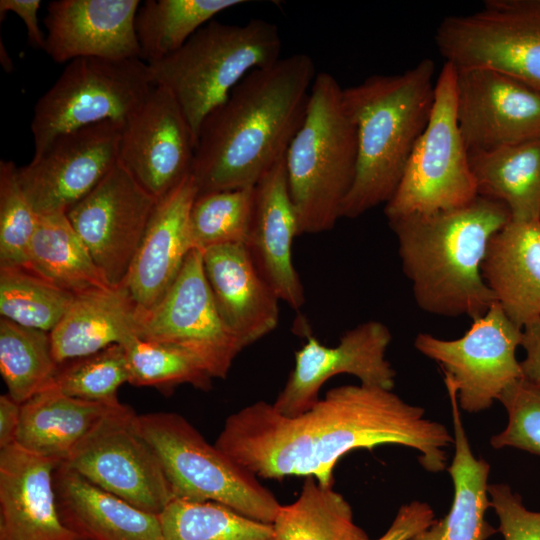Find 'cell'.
<instances>
[{
    "mask_svg": "<svg viewBox=\"0 0 540 540\" xmlns=\"http://www.w3.org/2000/svg\"><path fill=\"white\" fill-rule=\"evenodd\" d=\"M433 509L426 502L403 504L387 531L375 540H410L435 522Z\"/></svg>",
    "mask_w": 540,
    "mask_h": 540,
    "instance_id": "b9f144b4",
    "label": "cell"
},
{
    "mask_svg": "<svg viewBox=\"0 0 540 540\" xmlns=\"http://www.w3.org/2000/svg\"><path fill=\"white\" fill-rule=\"evenodd\" d=\"M139 337L174 346L194 357L214 378L227 377L245 348L224 323L193 249L163 298L139 316Z\"/></svg>",
    "mask_w": 540,
    "mask_h": 540,
    "instance_id": "4fadbf2b",
    "label": "cell"
},
{
    "mask_svg": "<svg viewBox=\"0 0 540 540\" xmlns=\"http://www.w3.org/2000/svg\"><path fill=\"white\" fill-rule=\"evenodd\" d=\"M498 400L507 411L508 421L491 437L492 447H511L540 456V387L521 377Z\"/></svg>",
    "mask_w": 540,
    "mask_h": 540,
    "instance_id": "ab89813d",
    "label": "cell"
},
{
    "mask_svg": "<svg viewBox=\"0 0 540 540\" xmlns=\"http://www.w3.org/2000/svg\"><path fill=\"white\" fill-rule=\"evenodd\" d=\"M384 444L416 449L420 465L437 473L454 437L392 390L359 384L331 388L296 416L262 400L247 405L227 417L214 445L258 478L312 476L332 487L343 456Z\"/></svg>",
    "mask_w": 540,
    "mask_h": 540,
    "instance_id": "6da1fadb",
    "label": "cell"
},
{
    "mask_svg": "<svg viewBox=\"0 0 540 540\" xmlns=\"http://www.w3.org/2000/svg\"><path fill=\"white\" fill-rule=\"evenodd\" d=\"M435 63L371 75L343 90L357 132V166L342 218H357L394 195L434 104Z\"/></svg>",
    "mask_w": 540,
    "mask_h": 540,
    "instance_id": "277c9868",
    "label": "cell"
},
{
    "mask_svg": "<svg viewBox=\"0 0 540 540\" xmlns=\"http://www.w3.org/2000/svg\"><path fill=\"white\" fill-rule=\"evenodd\" d=\"M11 160L0 161V268L28 267L39 215L27 198Z\"/></svg>",
    "mask_w": 540,
    "mask_h": 540,
    "instance_id": "f35d334b",
    "label": "cell"
},
{
    "mask_svg": "<svg viewBox=\"0 0 540 540\" xmlns=\"http://www.w3.org/2000/svg\"><path fill=\"white\" fill-rule=\"evenodd\" d=\"M521 347L525 352L520 361L522 377L540 387V318L523 327Z\"/></svg>",
    "mask_w": 540,
    "mask_h": 540,
    "instance_id": "ee69618b",
    "label": "cell"
},
{
    "mask_svg": "<svg viewBox=\"0 0 540 540\" xmlns=\"http://www.w3.org/2000/svg\"><path fill=\"white\" fill-rule=\"evenodd\" d=\"M316 75L312 58L296 53L237 84L200 126L191 172L198 194L254 187L285 157Z\"/></svg>",
    "mask_w": 540,
    "mask_h": 540,
    "instance_id": "7a4b0ae2",
    "label": "cell"
},
{
    "mask_svg": "<svg viewBox=\"0 0 540 540\" xmlns=\"http://www.w3.org/2000/svg\"><path fill=\"white\" fill-rule=\"evenodd\" d=\"M134 410L119 402L63 462L97 487L159 515L173 500L160 461Z\"/></svg>",
    "mask_w": 540,
    "mask_h": 540,
    "instance_id": "8fae6325",
    "label": "cell"
},
{
    "mask_svg": "<svg viewBox=\"0 0 540 540\" xmlns=\"http://www.w3.org/2000/svg\"><path fill=\"white\" fill-rule=\"evenodd\" d=\"M124 383H129L125 349L114 344L61 364L53 385L74 398L113 403L119 401L117 392Z\"/></svg>",
    "mask_w": 540,
    "mask_h": 540,
    "instance_id": "74e56055",
    "label": "cell"
},
{
    "mask_svg": "<svg viewBox=\"0 0 540 540\" xmlns=\"http://www.w3.org/2000/svg\"><path fill=\"white\" fill-rule=\"evenodd\" d=\"M74 298L28 268H0V314L19 325L50 333Z\"/></svg>",
    "mask_w": 540,
    "mask_h": 540,
    "instance_id": "e575fe53",
    "label": "cell"
},
{
    "mask_svg": "<svg viewBox=\"0 0 540 540\" xmlns=\"http://www.w3.org/2000/svg\"><path fill=\"white\" fill-rule=\"evenodd\" d=\"M117 403L74 398L52 385L21 404L15 444L63 463Z\"/></svg>",
    "mask_w": 540,
    "mask_h": 540,
    "instance_id": "83f0119b",
    "label": "cell"
},
{
    "mask_svg": "<svg viewBox=\"0 0 540 540\" xmlns=\"http://www.w3.org/2000/svg\"><path fill=\"white\" fill-rule=\"evenodd\" d=\"M59 464L15 443L0 449V540H80L59 513Z\"/></svg>",
    "mask_w": 540,
    "mask_h": 540,
    "instance_id": "44dd1931",
    "label": "cell"
},
{
    "mask_svg": "<svg viewBox=\"0 0 540 540\" xmlns=\"http://www.w3.org/2000/svg\"><path fill=\"white\" fill-rule=\"evenodd\" d=\"M435 42L455 68L495 70L540 91V0H487L444 18Z\"/></svg>",
    "mask_w": 540,
    "mask_h": 540,
    "instance_id": "30bf717a",
    "label": "cell"
},
{
    "mask_svg": "<svg viewBox=\"0 0 540 540\" xmlns=\"http://www.w3.org/2000/svg\"><path fill=\"white\" fill-rule=\"evenodd\" d=\"M343 90L333 75L317 73L303 123L285 155L299 235L334 228L355 179L357 132Z\"/></svg>",
    "mask_w": 540,
    "mask_h": 540,
    "instance_id": "5b68a950",
    "label": "cell"
},
{
    "mask_svg": "<svg viewBox=\"0 0 540 540\" xmlns=\"http://www.w3.org/2000/svg\"><path fill=\"white\" fill-rule=\"evenodd\" d=\"M154 87L148 64L140 58L84 57L68 62L35 104L32 159L64 133L106 121L125 123Z\"/></svg>",
    "mask_w": 540,
    "mask_h": 540,
    "instance_id": "ba28073f",
    "label": "cell"
},
{
    "mask_svg": "<svg viewBox=\"0 0 540 540\" xmlns=\"http://www.w3.org/2000/svg\"><path fill=\"white\" fill-rule=\"evenodd\" d=\"M59 513L80 540H161L159 515L97 487L65 464L54 472Z\"/></svg>",
    "mask_w": 540,
    "mask_h": 540,
    "instance_id": "d4e9b609",
    "label": "cell"
},
{
    "mask_svg": "<svg viewBox=\"0 0 540 540\" xmlns=\"http://www.w3.org/2000/svg\"><path fill=\"white\" fill-rule=\"evenodd\" d=\"M477 197L469 152L457 120L456 68L445 62L436 78L429 121L384 213L387 220L432 213L465 206Z\"/></svg>",
    "mask_w": 540,
    "mask_h": 540,
    "instance_id": "9c48e42d",
    "label": "cell"
},
{
    "mask_svg": "<svg viewBox=\"0 0 540 540\" xmlns=\"http://www.w3.org/2000/svg\"><path fill=\"white\" fill-rule=\"evenodd\" d=\"M481 274L520 328L540 318V220H514L489 241Z\"/></svg>",
    "mask_w": 540,
    "mask_h": 540,
    "instance_id": "cb8c5ba5",
    "label": "cell"
},
{
    "mask_svg": "<svg viewBox=\"0 0 540 540\" xmlns=\"http://www.w3.org/2000/svg\"><path fill=\"white\" fill-rule=\"evenodd\" d=\"M21 404L8 394L0 396V449L15 443Z\"/></svg>",
    "mask_w": 540,
    "mask_h": 540,
    "instance_id": "f6af8a7d",
    "label": "cell"
},
{
    "mask_svg": "<svg viewBox=\"0 0 540 540\" xmlns=\"http://www.w3.org/2000/svg\"><path fill=\"white\" fill-rule=\"evenodd\" d=\"M124 123L106 121L55 138L41 156L18 168L20 184L38 215L66 213L118 163Z\"/></svg>",
    "mask_w": 540,
    "mask_h": 540,
    "instance_id": "9a60e30c",
    "label": "cell"
},
{
    "mask_svg": "<svg viewBox=\"0 0 540 540\" xmlns=\"http://www.w3.org/2000/svg\"><path fill=\"white\" fill-rule=\"evenodd\" d=\"M451 406L455 453L447 468L454 496L450 511L441 520L419 532L410 540H486L496 530L485 520L490 507L488 476L490 465L473 454L464 426L456 389L444 378Z\"/></svg>",
    "mask_w": 540,
    "mask_h": 540,
    "instance_id": "4316f807",
    "label": "cell"
},
{
    "mask_svg": "<svg viewBox=\"0 0 540 540\" xmlns=\"http://www.w3.org/2000/svg\"><path fill=\"white\" fill-rule=\"evenodd\" d=\"M276 24L251 19L245 24L210 21L180 49L148 64L154 86L167 89L196 138L206 116L222 104L251 71L280 59Z\"/></svg>",
    "mask_w": 540,
    "mask_h": 540,
    "instance_id": "8992f818",
    "label": "cell"
},
{
    "mask_svg": "<svg viewBox=\"0 0 540 540\" xmlns=\"http://www.w3.org/2000/svg\"><path fill=\"white\" fill-rule=\"evenodd\" d=\"M488 495L504 540H540V511L527 509L507 484H489Z\"/></svg>",
    "mask_w": 540,
    "mask_h": 540,
    "instance_id": "60d3db41",
    "label": "cell"
},
{
    "mask_svg": "<svg viewBox=\"0 0 540 540\" xmlns=\"http://www.w3.org/2000/svg\"><path fill=\"white\" fill-rule=\"evenodd\" d=\"M196 138L180 106L155 86L125 121L118 163L156 200L192 172Z\"/></svg>",
    "mask_w": 540,
    "mask_h": 540,
    "instance_id": "e0dca14e",
    "label": "cell"
},
{
    "mask_svg": "<svg viewBox=\"0 0 540 540\" xmlns=\"http://www.w3.org/2000/svg\"><path fill=\"white\" fill-rule=\"evenodd\" d=\"M126 353L129 384L170 393L182 384L208 391L213 378L188 353L168 344L134 335L121 344Z\"/></svg>",
    "mask_w": 540,
    "mask_h": 540,
    "instance_id": "d590c367",
    "label": "cell"
},
{
    "mask_svg": "<svg viewBox=\"0 0 540 540\" xmlns=\"http://www.w3.org/2000/svg\"><path fill=\"white\" fill-rule=\"evenodd\" d=\"M243 0H147L138 8L135 30L142 60H161L180 49L200 28Z\"/></svg>",
    "mask_w": 540,
    "mask_h": 540,
    "instance_id": "1f68e13d",
    "label": "cell"
},
{
    "mask_svg": "<svg viewBox=\"0 0 540 540\" xmlns=\"http://www.w3.org/2000/svg\"><path fill=\"white\" fill-rule=\"evenodd\" d=\"M456 109L469 154L540 137V91L498 71L456 68Z\"/></svg>",
    "mask_w": 540,
    "mask_h": 540,
    "instance_id": "ac0fdd59",
    "label": "cell"
},
{
    "mask_svg": "<svg viewBox=\"0 0 540 540\" xmlns=\"http://www.w3.org/2000/svg\"><path fill=\"white\" fill-rule=\"evenodd\" d=\"M138 427L157 455L173 499L215 502L272 524L281 506L258 477L236 464L182 415L137 416Z\"/></svg>",
    "mask_w": 540,
    "mask_h": 540,
    "instance_id": "52a82bcc",
    "label": "cell"
},
{
    "mask_svg": "<svg viewBox=\"0 0 540 540\" xmlns=\"http://www.w3.org/2000/svg\"><path fill=\"white\" fill-rule=\"evenodd\" d=\"M119 163L66 215L111 286L124 283L156 206Z\"/></svg>",
    "mask_w": 540,
    "mask_h": 540,
    "instance_id": "5bb4252c",
    "label": "cell"
},
{
    "mask_svg": "<svg viewBox=\"0 0 540 540\" xmlns=\"http://www.w3.org/2000/svg\"><path fill=\"white\" fill-rule=\"evenodd\" d=\"M510 219L503 203L478 195L459 208L388 220L418 307L443 317L483 316L496 299L481 264L490 239Z\"/></svg>",
    "mask_w": 540,
    "mask_h": 540,
    "instance_id": "3957f363",
    "label": "cell"
},
{
    "mask_svg": "<svg viewBox=\"0 0 540 540\" xmlns=\"http://www.w3.org/2000/svg\"><path fill=\"white\" fill-rule=\"evenodd\" d=\"M203 267L217 309L246 348L279 322V299L255 268L244 244L211 247Z\"/></svg>",
    "mask_w": 540,
    "mask_h": 540,
    "instance_id": "603a6c76",
    "label": "cell"
},
{
    "mask_svg": "<svg viewBox=\"0 0 540 540\" xmlns=\"http://www.w3.org/2000/svg\"><path fill=\"white\" fill-rule=\"evenodd\" d=\"M139 0H56L44 23V51L57 63L77 58L142 59L135 18Z\"/></svg>",
    "mask_w": 540,
    "mask_h": 540,
    "instance_id": "d6986e66",
    "label": "cell"
},
{
    "mask_svg": "<svg viewBox=\"0 0 540 540\" xmlns=\"http://www.w3.org/2000/svg\"><path fill=\"white\" fill-rule=\"evenodd\" d=\"M138 311L125 283L75 295L50 332L53 356L61 365L122 344L138 335Z\"/></svg>",
    "mask_w": 540,
    "mask_h": 540,
    "instance_id": "484cf974",
    "label": "cell"
},
{
    "mask_svg": "<svg viewBox=\"0 0 540 540\" xmlns=\"http://www.w3.org/2000/svg\"><path fill=\"white\" fill-rule=\"evenodd\" d=\"M392 335L382 322L370 320L347 330L334 347L317 338L295 352L294 366L272 403L285 416H296L310 409L320 398L321 387L340 374L353 375L360 384L392 390L395 371L386 359Z\"/></svg>",
    "mask_w": 540,
    "mask_h": 540,
    "instance_id": "2e32d148",
    "label": "cell"
},
{
    "mask_svg": "<svg viewBox=\"0 0 540 540\" xmlns=\"http://www.w3.org/2000/svg\"><path fill=\"white\" fill-rule=\"evenodd\" d=\"M27 268L74 295L111 287L66 213L39 215Z\"/></svg>",
    "mask_w": 540,
    "mask_h": 540,
    "instance_id": "f546056e",
    "label": "cell"
},
{
    "mask_svg": "<svg viewBox=\"0 0 540 540\" xmlns=\"http://www.w3.org/2000/svg\"><path fill=\"white\" fill-rule=\"evenodd\" d=\"M272 526L275 540H371L344 496L312 476L294 502L280 506Z\"/></svg>",
    "mask_w": 540,
    "mask_h": 540,
    "instance_id": "4dcf8cb0",
    "label": "cell"
},
{
    "mask_svg": "<svg viewBox=\"0 0 540 540\" xmlns=\"http://www.w3.org/2000/svg\"><path fill=\"white\" fill-rule=\"evenodd\" d=\"M522 328L494 302L457 339L445 340L420 333L414 347L437 362L456 389L460 409L476 413L491 407L501 393L522 377L516 350Z\"/></svg>",
    "mask_w": 540,
    "mask_h": 540,
    "instance_id": "7c38bea8",
    "label": "cell"
},
{
    "mask_svg": "<svg viewBox=\"0 0 540 540\" xmlns=\"http://www.w3.org/2000/svg\"><path fill=\"white\" fill-rule=\"evenodd\" d=\"M159 518L161 540H275L272 524L215 502L173 499Z\"/></svg>",
    "mask_w": 540,
    "mask_h": 540,
    "instance_id": "836d02e7",
    "label": "cell"
},
{
    "mask_svg": "<svg viewBox=\"0 0 540 540\" xmlns=\"http://www.w3.org/2000/svg\"><path fill=\"white\" fill-rule=\"evenodd\" d=\"M197 194L190 174L157 200L124 281L136 304L138 318L163 298L193 250L189 214Z\"/></svg>",
    "mask_w": 540,
    "mask_h": 540,
    "instance_id": "7402d4cb",
    "label": "cell"
},
{
    "mask_svg": "<svg viewBox=\"0 0 540 540\" xmlns=\"http://www.w3.org/2000/svg\"><path fill=\"white\" fill-rule=\"evenodd\" d=\"M296 236L298 220L284 157L254 186L252 217L244 245L264 281L280 301L294 310L305 303L304 287L292 258Z\"/></svg>",
    "mask_w": 540,
    "mask_h": 540,
    "instance_id": "ffe728a7",
    "label": "cell"
},
{
    "mask_svg": "<svg viewBox=\"0 0 540 540\" xmlns=\"http://www.w3.org/2000/svg\"><path fill=\"white\" fill-rule=\"evenodd\" d=\"M254 187L198 194L189 214L192 248L205 250L245 244L253 209Z\"/></svg>",
    "mask_w": 540,
    "mask_h": 540,
    "instance_id": "8d00e7d4",
    "label": "cell"
},
{
    "mask_svg": "<svg viewBox=\"0 0 540 540\" xmlns=\"http://www.w3.org/2000/svg\"><path fill=\"white\" fill-rule=\"evenodd\" d=\"M477 193L503 203L514 220H540V137L469 154Z\"/></svg>",
    "mask_w": 540,
    "mask_h": 540,
    "instance_id": "f1b7e54d",
    "label": "cell"
},
{
    "mask_svg": "<svg viewBox=\"0 0 540 540\" xmlns=\"http://www.w3.org/2000/svg\"><path fill=\"white\" fill-rule=\"evenodd\" d=\"M40 0H1L0 14L12 12L22 19L29 44L37 49L44 50L46 35L43 34L38 21Z\"/></svg>",
    "mask_w": 540,
    "mask_h": 540,
    "instance_id": "7bdbcfd3",
    "label": "cell"
},
{
    "mask_svg": "<svg viewBox=\"0 0 540 540\" xmlns=\"http://www.w3.org/2000/svg\"><path fill=\"white\" fill-rule=\"evenodd\" d=\"M59 367L49 332L0 318V372L13 400L22 404L52 386Z\"/></svg>",
    "mask_w": 540,
    "mask_h": 540,
    "instance_id": "d6a6232c",
    "label": "cell"
}]
</instances>
